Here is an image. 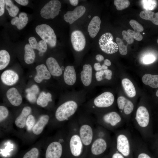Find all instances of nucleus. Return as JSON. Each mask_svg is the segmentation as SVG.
<instances>
[{
    "instance_id": "obj_1",
    "label": "nucleus",
    "mask_w": 158,
    "mask_h": 158,
    "mask_svg": "<svg viewBox=\"0 0 158 158\" xmlns=\"http://www.w3.org/2000/svg\"><path fill=\"white\" fill-rule=\"evenodd\" d=\"M67 99L57 108L55 117L59 121H67L77 113L86 102L87 94L82 89L71 90L67 95Z\"/></svg>"
},
{
    "instance_id": "obj_2",
    "label": "nucleus",
    "mask_w": 158,
    "mask_h": 158,
    "mask_svg": "<svg viewBox=\"0 0 158 158\" xmlns=\"http://www.w3.org/2000/svg\"><path fill=\"white\" fill-rule=\"evenodd\" d=\"M114 101V97L113 93L106 91L90 99L83 105L85 111L96 114L99 109L111 106Z\"/></svg>"
},
{
    "instance_id": "obj_3",
    "label": "nucleus",
    "mask_w": 158,
    "mask_h": 158,
    "mask_svg": "<svg viewBox=\"0 0 158 158\" xmlns=\"http://www.w3.org/2000/svg\"><path fill=\"white\" fill-rule=\"evenodd\" d=\"M78 84L81 86V89L84 90L87 95L92 93L95 87V85L94 71L91 64L85 63L78 71Z\"/></svg>"
},
{
    "instance_id": "obj_4",
    "label": "nucleus",
    "mask_w": 158,
    "mask_h": 158,
    "mask_svg": "<svg viewBox=\"0 0 158 158\" xmlns=\"http://www.w3.org/2000/svg\"><path fill=\"white\" fill-rule=\"evenodd\" d=\"M37 34L42 40L51 47H55L56 43V37L52 28L46 24L37 25L35 28Z\"/></svg>"
},
{
    "instance_id": "obj_5",
    "label": "nucleus",
    "mask_w": 158,
    "mask_h": 158,
    "mask_svg": "<svg viewBox=\"0 0 158 158\" xmlns=\"http://www.w3.org/2000/svg\"><path fill=\"white\" fill-rule=\"evenodd\" d=\"M112 34L109 32L103 34L100 38L99 44L101 50L107 54H112L118 49L117 44L113 41Z\"/></svg>"
},
{
    "instance_id": "obj_6",
    "label": "nucleus",
    "mask_w": 158,
    "mask_h": 158,
    "mask_svg": "<svg viewBox=\"0 0 158 158\" xmlns=\"http://www.w3.org/2000/svg\"><path fill=\"white\" fill-rule=\"evenodd\" d=\"M61 4L57 0H52L46 4L40 11L41 16L46 19H53L61 11Z\"/></svg>"
},
{
    "instance_id": "obj_7",
    "label": "nucleus",
    "mask_w": 158,
    "mask_h": 158,
    "mask_svg": "<svg viewBox=\"0 0 158 158\" xmlns=\"http://www.w3.org/2000/svg\"><path fill=\"white\" fill-rule=\"evenodd\" d=\"M63 79L66 86L74 90L78 84V71L73 65H68L64 69L63 74Z\"/></svg>"
},
{
    "instance_id": "obj_8",
    "label": "nucleus",
    "mask_w": 158,
    "mask_h": 158,
    "mask_svg": "<svg viewBox=\"0 0 158 158\" xmlns=\"http://www.w3.org/2000/svg\"><path fill=\"white\" fill-rule=\"evenodd\" d=\"M78 133L84 146L91 145L93 140L94 132L90 125L87 123L81 124L79 128Z\"/></svg>"
},
{
    "instance_id": "obj_9",
    "label": "nucleus",
    "mask_w": 158,
    "mask_h": 158,
    "mask_svg": "<svg viewBox=\"0 0 158 158\" xmlns=\"http://www.w3.org/2000/svg\"><path fill=\"white\" fill-rule=\"evenodd\" d=\"M69 146L71 153L75 157H78L82 153L84 146L78 133L71 134L69 141Z\"/></svg>"
},
{
    "instance_id": "obj_10",
    "label": "nucleus",
    "mask_w": 158,
    "mask_h": 158,
    "mask_svg": "<svg viewBox=\"0 0 158 158\" xmlns=\"http://www.w3.org/2000/svg\"><path fill=\"white\" fill-rule=\"evenodd\" d=\"M71 42L74 49L80 52L84 49L86 44L85 38L83 32L79 30H75L71 35Z\"/></svg>"
},
{
    "instance_id": "obj_11",
    "label": "nucleus",
    "mask_w": 158,
    "mask_h": 158,
    "mask_svg": "<svg viewBox=\"0 0 158 158\" xmlns=\"http://www.w3.org/2000/svg\"><path fill=\"white\" fill-rule=\"evenodd\" d=\"M116 148L118 151L124 157H128L130 153L129 140L124 135L120 134L116 139Z\"/></svg>"
},
{
    "instance_id": "obj_12",
    "label": "nucleus",
    "mask_w": 158,
    "mask_h": 158,
    "mask_svg": "<svg viewBox=\"0 0 158 158\" xmlns=\"http://www.w3.org/2000/svg\"><path fill=\"white\" fill-rule=\"evenodd\" d=\"M62 151V146L60 141L53 142L49 144L47 148L45 158H60Z\"/></svg>"
},
{
    "instance_id": "obj_13",
    "label": "nucleus",
    "mask_w": 158,
    "mask_h": 158,
    "mask_svg": "<svg viewBox=\"0 0 158 158\" xmlns=\"http://www.w3.org/2000/svg\"><path fill=\"white\" fill-rule=\"evenodd\" d=\"M48 69L51 75L56 77L61 76L65 69L64 66L60 67L57 60L54 57H50L46 61Z\"/></svg>"
},
{
    "instance_id": "obj_14",
    "label": "nucleus",
    "mask_w": 158,
    "mask_h": 158,
    "mask_svg": "<svg viewBox=\"0 0 158 158\" xmlns=\"http://www.w3.org/2000/svg\"><path fill=\"white\" fill-rule=\"evenodd\" d=\"M85 11L86 8L84 6H78L73 11H68L64 15V20L67 23L72 24L82 16Z\"/></svg>"
},
{
    "instance_id": "obj_15",
    "label": "nucleus",
    "mask_w": 158,
    "mask_h": 158,
    "mask_svg": "<svg viewBox=\"0 0 158 158\" xmlns=\"http://www.w3.org/2000/svg\"><path fill=\"white\" fill-rule=\"evenodd\" d=\"M135 119L138 125L141 127L145 128L148 125L150 116L145 107L140 106L138 108L136 111Z\"/></svg>"
},
{
    "instance_id": "obj_16",
    "label": "nucleus",
    "mask_w": 158,
    "mask_h": 158,
    "mask_svg": "<svg viewBox=\"0 0 158 158\" xmlns=\"http://www.w3.org/2000/svg\"><path fill=\"white\" fill-rule=\"evenodd\" d=\"M92 153L95 155H99L104 153L107 147V143L103 138L99 137L93 140L90 145Z\"/></svg>"
},
{
    "instance_id": "obj_17",
    "label": "nucleus",
    "mask_w": 158,
    "mask_h": 158,
    "mask_svg": "<svg viewBox=\"0 0 158 158\" xmlns=\"http://www.w3.org/2000/svg\"><path fill=\"white\" fill-rule=\"evenodd\" d=\"M35 69L37 73L34 80L37 83H40L43 80H48L51 78V75L45 65H39L36 67Z\"/></svg>"
},
{
    "instance_id": "obj_18",
    "label": "nucleus",
    "mask_w": 158,
    "mask_h": 158,
    "mask_svg": "<svg viewBox=\"0 0 158 158\" xmlns=\"http://www.w3.org/2000/svg\"><path fill=\"white\" fill-rule=\"evenodd\" d=\"M18 79L19 76L18 74L11 70L4 71L1 75V79L2 82L4 84L8 86L15 84Z\"/></svg>"
},
{
    "instance_id": "obj_19",
    "label": "nucleus",
    "mask_w": 158,
    "mask_h": 158,
    "mask_svg": "<svg viewBox=\"0 0 158 158\" xmlns=\"http://www.w3.org/2000/svg\"><path fill=\"white\" fill-rule=\"evenodd\" d=\"M6 96L8 100L13 106H18L22 102V96L15 87H12L8 90L6 92Z\"/></svg>"
},
{
    "instance_id": "obj_20",
    "label": "nucleus",
    "mask_w": 158,
    "mask_h": 158,
    "mask_svg": "<svg viewBox=\"0 0 158 158\" xmlns=\"http://www.w3.org/2000/svg\"><path fill=\"white\" fill-rule=\"evenodd\" d=\"M117 103L118 108L123 110L126 114H130L133 110L134 105L133 103L123 96H120L118 98Z\"/></svg>"
},
{
    "instance_id": "obj_21",
    "label": "nucleus",
    "mask_w": 158,
    "mask_h": 158,
    "mask_svg": "<svg viewBox=\"0 0 158 158\" xmlns=\"http://www.w3.org/2000/svg\"><path fill=\"white\" fill-rule=\"evenodd\" d=\"M101 20L100 18L97 16H94L90 21L87 30L92 38L95 37L100 29Z\"/></svg>"
},
{
    "instance_id": "obj_22",
    "label": "nucleus",
    "mask_w": 158,
    "mask_h": 158,
    "mask_svg": "<svg viewBox=\"0 0 158 158\" xmlns=\"http://www.w3.org/2000/svg\"><path fill=\"white\" fill-rule=\"evenodd\" d=\"M31 107H25L23 109L20 114L16 118L15 123L18 127L20 128H23L26 124L27 118L31 112Z\"/></svg>"
},
{
    "instance_id": "obj_23",
    "label": "nucleus",
    "mask_w": 158,
    "mask_h": 158,
    "mask_svg": "<svg viewBox=\"0 0 158 158\" xmlns=\"http://www.w3.org/2000/svg\"><path fill=\"white\" fill-rule=\"evenodd\" d=\"M103 121L111 126H114L119 123L121 118L116 112L112 111L108 112L103 115L102 117Z\"/></svg>"
},
{
    "instance_id": "obj_24",
    "label": "nucleus",
    "mask_w": 158,
    "mask_h": 158,
    "mask_svg": "<svg viewBox=\"0 0 158 158\" xmlns=\"http://www.w3.org/2000/svg\"><path fill=\"white\" fill-rule=\"evenodd\" d=\"M49 118V116L47 115H43L40 116L32 128L33 133L36 135L41 134L44 127L48 123Z\"/></svg>"
},
{
    "instance_id": "obj_25",
    "label": "nucleus",
    "mask_w": 158,
    "mask_h": 158,
    "mask_svg": "<svg viewBox=\"0 0 158 158\" xmlns=\"http://www.w3.org/2000/svg\"><path fill=\"white\" fill-rule=\"evenodd\" d=\"M28 20L26 13L21 12L19 14V17H15L12 19L11 23L16 26L18 30H21L26 26Z\"/></svg>"
},
{
    "instance_id": "obj_26",
    "label": "nucleus",
    "mask_w": 158,
    "mask_h": 158,
    "mask_svg": "<svg viewBox=\"0 0 158 158\" xmlns=\"http://www.w3.org/2000/svg\"><path fill=\"white\" fill-rule=\"evenodd\" d=\"M142 80L145 84L152 87H158V75L145 74L142 77Z\"/></svg>"
},
{
    "instance_id": "obj_27",
    "label": "nucleus",
    "mask_w": 158,
    "mask_h": 158,
    "mask_svg": "<svg viewBox=\"0 0 158 158\" xmlns=\"http://www.w3.org/2000/svg\"><path fill=\"white\" fill-rule=\"evenodd\" d=\"M123 89L128 96L130 97H134L136 95L135 87L132 82L128 79L125 78L122 81Z\"/></svg>"
},
{
    "instance_id": "obj_28",
    "label": "nucleus",
    "mask_w": 158,
    "mask_h": 158,
    "mask_svg": "<svg viewBox=\"0 0 158 158\" xmlns=\"http://www.w3.org/2000/svg\"><path fill=\"white\" fill-rule=\"evenodd\" d=\"M142 18L151 21L155 25H158V12L154 13L151 11L144 10L140 13Z\"/></svg>"
},
{
    "instance_id": "obj_29",
    "label": "nucleus",
    "mask_w": 158,
    "mask_h": 158,
    "mask_svg": "<svg viewBox=\"0 0 158 158\" xmlns=\"http://www.w3.org/2000/svg\"><path fill=\"white\" fill-rule=\"evenodd\" d=\"M24 59L25 62L28 64L33 63L35 58V54L33 49L29 44H26L24 47Z\"/></svg>"
},
{
    "instance_id": "obj_30",
    "label": "nucleus",
    "mask_w": 158,
    "mask_h": 158,
    "mask_svg": "<svg viewBox=\"0 0 158 158\" xmlns=\"http://www.w3.org/2000/svg\"><path fill=\"white\" fill-rule=\"evenodd\" d=\"M52 95L50 93H46L42 92L40 94L36 102L38 105L44 107L47 106L49 102H52Z\"/></svg>"
},
{
    "instance_id": "obj_31",
    "label": "nucleus",
    "mask_w": 158,
    "mask_h": 158,
    "mask_svg": "<svg viewBox=\"0 0 158 158\" xmlns=\"http://www.w3.org/2000/svg\"><path fill=\"white\" fill-rule=\"evenodd\" d=\"M10 59V55L6 50L0 51V70L5 68L8 64Z\"/></svg>"
},
{
    "instance_id": "obj_32",
    "label": "nucleus",
    "mask_w": 158,
    "mask_h": 158,
    "mask_svg": "<svg viewBox=\"0 0 158 158\" xmlns=\"http://www.w3.org/2000/svg\"><path fill=\"white\" fill-rule=\"evenodd\" d=\"M5 1L6 8L9 15L11 16L15 17L19 11V8L13 4L11 1L5 0Z\"/></svg>"
},
{
    "instance_id": "obj_33",
    "label": "nucleus",
    "mask_w": 158,
    "mask_h": 158,
    "mask_svg": "<svg viewBox=\"0 0 158 158\" xmlns=\"http://www.w3.org/2000/svg\"><path fill=\"white\" fill-rule=\"evenodd\" d=\"M141 2L145 10L151 11L154 9L157 5V1L154 0H142Z\"/></svg>"
},
{
    "instance_id": "obj_34",
    "label": "nucleus",
    "mask_w": 158,
    "mask_h": 158,
    "mask_svg": "<svg viewBox=\"0 0 158 158\" xmlns=\"http://www.w3.org/2000/svg\"><path fill=\"white\" fill-rule=\"evenodd\" d=\"M114 4L116 9L120 11L128 7L130 5V2L128 0H115Z\"/></svg>"
},
{
    "instance_id": "obj_35",
    "label": "nucleus",
    "mask_w": 158,
    "mask_h": 158,
    "mask_svg": "<svg viewBox=\"0 0 158 158\" xmlns=\"http://www.w3.org/2000/svg\"><path fill=\"white\" fill-rule=\"evenodd\" d=\"M116 41L120 54L122 55H126L128 52L127 45H125L123 41L118 37L116 38Z\"/></svg>"
},
{
    "instance_id": "obj_36",
    "label": "nucleus",
    "mask_w": 158,
    "mask_h": 158,
    "mask_svg": "<svg viewBox=\"0 0 158 158\" xmlns=\"http://www.w3.org/2000/svg\"><path fill=\"white\" fill-rule=\"evenodd\" d=\"M156 59L155 56L151 53H148L144 55L142 59L143 63L147 64L154 62Z\"/></svg>"
},
{
    "instance_id": "obj_37",
    "label": "nucleus",
    "mask_w": 158,
    "mask_h": 158,
    "mask_svg": "<svg viewBox=\"0 0 158 158\" xmlns=\"http://www.w3.org/2000/svg\"><path fill=\"white\" fill-rule=\"evenodd\" d=\"M39 154L38 149L34 147L27 152L24 155L23 158H38Z\"/></svg>"
},
{
    "instance_id": "obj_38",
    "label": "nucleus",
    "mask_w": 158,
    "mask_h": 158,
    "mask_svg": "<svg viewBox=\"0 0 158 158\" xmlns=\"http://www.w3.org/2000/svg\"><path fill=\"white\" fill-rule=\"evenodd\" d=\"M129 24L135 32L140 33L144 30L142 26L136 20H131Z\"/></svg>"
},
{
    "instance_id": "obj_39",
    "label": "nucleus",
    "mask_w": 158,
    "mask_h": 158,
    "mask_svg": "<svg viewBox=\"0 0 158 158\" xmlns=\"http://www.w3.org/2000/svg\"><path fill=\"white\" fill-rule=\"evenodd\" d=\"M35 119L33 116L30 115L28 116L27 118L25 124L28 130L30 131L32 129L35 125Z\"/></svg>"
},
{
    "instance_id": "obj_40",
    "label": "nucleus",
    "mask_w": 158,
    "mask_h": 158,
    "mask_svg": "<svg viewBox=\"0 0 158 158\" xmlns=\"http://www.w3.org/2000/svg\"><path fill=\"white\" fill-rule=\"evenodd\" d=\"M8 111L6 107L3 106H0V121L1 122L8 117Z\"/></svg>"
},
{
    "instance_id": "obj_41",
    "label": "nucleus",
    "mask_w": 158,
    "mask_h": 158,
    "mask_svg": "<svg viewBox=\"0 0 158 158\" xmlns=\"http://www.w3.org/2000/svg\"><path fill=\"white\" fill-rule=\"evenodd\" d=\"M127 31L133 39L138 41H140L142 39V36L140 33L130 29L128 30Z\"/></svg>"
},
{
    "instance_id": "obj_42",
    "label": "nucleus",
    "mask_w": 158,
    "mask_h": 158,
    "mask_svg": "<svg viewBox=\"0 0 158 158\" xmlns=\"http://www.w3.org/2000/svg\"><path fill=\"white\" fill-rule=\"evenodd\" d=\"M123 39L127 42L128 44H130L134 42V39L128 33L127 31L124 30L122 32Z\"/></svg>"
},
{
    "instance_id": "obj_43",
    "label": "nucleus",
    "mask_w": 158,
    "mask_h": 158,
    "mask_svg": "<svg viewBox=\"0 0 158 158\" xmlns=\"http://www.w3.org/2000/svg\"><path fill=\"white\" fill-rule=\"evenodd\" d=\"M29 44L33 49H39V44L37 42V40L34 37H31L28 39Z\"/></svg>"
},
{
    "instance_id": "obj_44",
    "label": "nucleus",
    "mask_w": 158,
    "mask_h": 158,
    "mask_svg": "<svg viewBox=\"0 0 158 158\" xmlns=\"http://www.w3.org/2000/svg\"><path fill=\"white\" fill-rule=\"evenodd\" d=\"M39 44V51L43 53L46 51L47 49V43L43 40H40L38 42Z\"/></svg>"
},
{
    "instance_id": "obj_45",
    "label": "nucleus",
    "mask_w": 158,
    "mask_h": 158,
    "mask_svg": "<svg viewBox=\"0 0 158 158\" xmlns=\"http://www.w3.org/2000/svg\"><path fill=\"white\" fill-rule=\"evenodd\" d=\"M103 70L104 73V80L105 79L108 80H111L112 78V71L108 69Z\"/></svg>"
},
{
    "instance_id": "obj_46",
    "label": "nucleus",
    "mask_w": 158,
    "mask_h": 158,
    "mask_svg": "<svg viewBox=\"0 0 158 158\" xmlns=\"http://www.w3.org/2000/svg\"><path fill=\"white\" fill-rule=\"evenodd\" d=\"M26 97L28 100L31 102H35L36 100V94L32 92L27 93Z\"/></svg>"
},
{
    "instance_id": "obj_47",
    "label": "nucleus",
    "mask_w": 158,
    "mask_h": 158,
    "mask_svg": "<svg viewBox=\"0 0 158 158\" xmlns=\"http://www.w3.org/2000/svg\"><path fill=\"white\" fill-rule=\"evenodd\" d=\"M25 92L26 93L32 92L37 95L39 92V89L37 85H33L30 88L27 89L25 90Z\"/></svg>"
},
{
    "instance_id": "obj_48",
    "label": "nucleus",
    "mask_w": 158,
    "mask_h": 158,
    "mask_svg": "<svg viewBox=\"0 0 158 158\" xmlns=\"http://www.w3.org/2000/svg\"><path fill=\"white\" fill-rule=\"evenodd\" d=\"M5 4V0H0V16H2L4 12Z\"/></svg>"
},
{
    "instance_id": "obj_49",
    "label": "nucleus",
    "mask_w": 158,
    "mask_h": 158,
    "mask_svg": "<svg viewBox=\"0 0 158 158\" xmlns=\"http://www.w3.org/2000/svg\"><path fill=\"white\" fill-rule=\"evenodd\" d=\"M15 1L18 4L24 6L27 5L29 2L28 0H15Z\"/></svg>"
},
{
    "instance_id": "obj_50",
    "label": "nucleus",
    "mask_w": 158,
    "mask_h": 158,
    "mask_svg": "<svg viewBox=\"0 0 158 158\" xmlns=\"http://www.w3.org/2000/svg\"><path fill=\"white\" fill-rule=\"evenodd\" d=\"M95 59L98 62H101L104 60V57L100 54H97L95 56Z\"/></svg>"
},
{
    "instance_id": "obj_51",
    "label": "nucleus",
    "mask_w": 158,
    "mask_h": 158,
    "mask_svg": "<svg viewBox=\"0 0 158 158\" xmlns=\"http://www.w3.org/2000/svg\"><path fill=\"white\" fill-rule=\"evenodd\" d=\"M137 158H151L148 154L145 153H141L138 156Z\"/></svg>"
},
{
    "instance_id": "obj_52",
    "label": "nucleus",
    "mask_w": 158,
    "mask_h": 158,
    "mask_svg": "<svg viewBox=\"0 0 158 158\" xmlns=\"http://www.w3.org/2000/svg\"><path fill=\"white\" fill-rule=\"evenodd\" d=\"M112 158H125V157L120 153L116 152L113 154Z\"/></svg>"
},
{
    "instance_id": "obj_53",
    "label": "nucleus",
    "mask_w": 158,
    "mask_h": 158,
    "mask_svg": "<svg viewBox=\"0 0 158 158\" xmlns=\"http://www.w3.org/2000/svg\"><path fill=\"white\" fill-rule=\"evenodd\" d=\"M103 64L108 66H109L111 65V63L109 59H106L104 60Z\"/></svg>"
},
{
    "instance_id": "obj_54",
    "label": "nucleus",
    "mask_w": 158,
    "mask_h": 158,
    "mask_svg": "<svg viewBox=\"0 0 158 158\" xmlns=\"http://www.w3.org/2000/svg\"><path fill=\"white\" fill-rule=\"evenodd\" d=\"M69 2L72 5L76 6L78 4V0H70Z\"/></svg>"
},
{
    "instance_id": "obj_55",
    "label": "nucleus",
    "mask_w": 158,
    "mask_h": 158,
    "mask_svg": "<svg viewBox=\"0 0 158 158\" xmlns=\"http://www.w3.org/2000/svg\"><path fill=\"white\" fill-rule=\"evenodd\" d=\"M102 70H106L108 69V66L105 65L104 64H102Z\"/></svg>"
},
{
    "instance_id": "obj_56",
    "label": "nucleus",
    "mask_w": 158,
    "mask_h": 158,
    "mask_svg": "<svg viewBox=\"0 0 158 158\" xmlns=\"http://www.w3.org/2000/svg\"><path fill=\"white\" fill-rule=\"evenodd\" d=\"M43 53L41 51H39V54L40 56H42L43 55Z\"/></svg>"
},
{
    "instance_id": "obj_57",
    "label": "nucleus",
    "mask_w": 158,
    "mask_h": 158,
    "mask_svg": "<svg viewBox=\"0 0 158 158\" xmlns=\"http://www.w3.org/2000/svg\"><path fill=\"white\" fill-rule=\"evenodd\" d=\"M156 95L157 97H158V90L156 92Z\"/></svg>"
},
{
    "instance_id": "obj_58",
    "label": "nucleus",
    "mask_w": 158,
    "mask_h": 158,
    "mask_svg": "<svg viewBox=\"0 0 158 158\" xmlns=\"http://www.w3.org/2000/svg\"><path fill=\"white\" fill-rule=\"evenodd\" d=\"M88 17L90 18L91 17V16L90 15H89L88 16Z\"/></svg>"
},
{
    "instance_id": "obj_59",
    "label": "nucleus",
    "mask_w": 158,
    "mask_h": 158,
    "mask_svg": "<svg viewBox=\"0 0 158 158\" xmlns=\"http://www.w3.org/2000/svg\"><path fill=\"white\" fill-rule=\"evenodd\" d=\"M157 43H158V39H157Z\"/></svg>"
},
{
    "instance_id": "obj_60",
    "label": "nucleus",
    "mask_w": 158,
    "mask_h": 158,
    "mask_svg": "<svg viewBox=\"0 0 158 158\" xmlns=\"http://www.w3.org/2000/svg\"><path fill=\"white\" fill-rule=\"evenodd\" d=\"M143 34H145V33H143Z\"/></svg>"
}]
</instances>
